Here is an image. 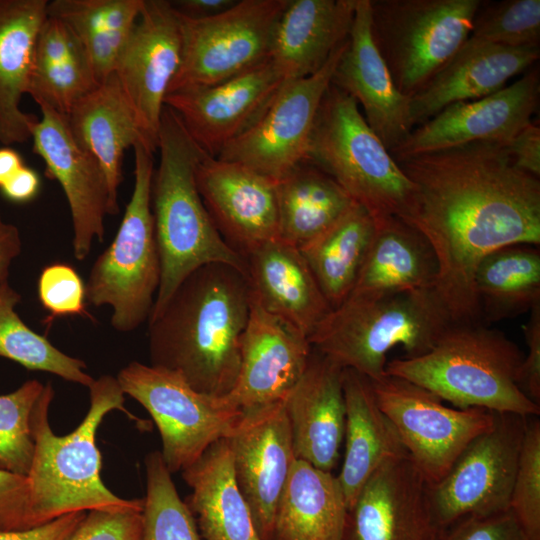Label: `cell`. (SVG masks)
Wrapping results in <instances>:
<instances>
[{
  "mask_svg": "<svg viewBox=\"0 0 540 540\" xmlns=\"http://www.w3.org/2000/svg\"><path fill=\"white\" fill-rule=\"evenodd\" d=\"M307 161L329 174L375 224L405 215L412 183L368 126L356 101L332 83L316 116Z\"/></svg>",
  "mask_w": 540,
  "mask_h": 540,
  "instance_id": "52a82bcc",
  "label": "cell"
},
{
  "mask_svg": "<svg viewBox=\"0 0 540 540\" xmlns=\"http://www.w3.org/2000/svg\"><path fill=\"white\" fill-rule=\"evenodd\" d=\"M331 83L363 109L368 126L390 152L399 147L414 126L410 98L399 92L371 33L370 0H357L347 45Z\"/></svg>",
  "mask_w": 540,
  "mask_h": 540,
  "instance_id": "603a6c76",
  "label": "cell"
},
{
  "mask_svg": "<svg viewBox=\"0 0 540 540\" xmlns=\"http://www.w3.org/2000/svg\"><path fill=\"white\" fill-rule=\"evenodd\" d=\"M344 368L312 348L284 399L296 459L326 472L337 465L345 431Z\"/></svg>",
  "mask_w": 540,
  "mask_h": 540,
  "instance_id": "cb8c5ba5",
  "label": "cell"
},
{
  "mask_svg": "<svg viewBox=\"0 0 540 540\" xmlns=\"http://www.w3.org/2000/svg\"><path fill=\"white\" fill-rule=\"evenodd\" d=\"M38 298L49 312L46 324L56 318L86 315V288L78 272L69 264L53 263L39 275Z\"/></svg>",
  "mask_w": 540,
  "mask_h": 540,
  "instance_id": "ee69618b",
  "label": "cell"
},
{
  "mask_svg": "<svg viewBox=\"0 0 540 540\" xmlns=\"http://www.w3.org/2000/svg\"><path fill=\"white\" fill-rule=\"evenodd\" d=\"M528 354L524 355L518 370L520 389L540 405V304L529 312V319L522 327Z\"/></svg>",
  "mask_w": 540,
  "mask_h": 540,
  "instance_id": "681fc988",
  "label": "cell"
},
{
  "mask_svg": "<svg viewBox=\"0 0 540 540\" xmlns=\"http://www.w3.org/2000/svg\"><path fill=\"white\" fill-rule=\"evenodd\" d=\"M40 183L39 174L24 165L0 187V191L12 202L26 203L37 196Z\"/></svg>",
  "mask_w": 540,
  "mask_h": 540,
  "instance_id": "f5cc1de1",
  "label": "cell"
},
{
  "mask_svg": "<svg viewBox=\"0 0 540 540\" xmlns=\"http://www.w3.org/2000/svg\"><path fill=\"white\" fill-rule=\"evenodd\" d=\"M77 144L100 165L108 187L109 213H119L118 188L124 152L148 141L115 74L80 99L66 116Z\"/></svg>",
  "mask_w": 540,
  "mask_h": 540,
  "instance_id": "83f0119b",
  "label": "cell"
},
{
  "mask_svg": "<svg viewBox=\"0 0 540 540\" xmlns=\"http://www.w3.org/2000/svg\"><path fill=\"white\" fill-rule=\"evenodd\" d=\"M453 324L434 288L416 289L349 298L327 314L308 341L343 368L378 381L386 375L392 348L402 345L406 358L422 355Z\"/></svg>",
  "mask_w": 540,
  "mask_h": 540,
  "instance_id": "8992f818",
  "label": "cell"
},
{
  "mask_svg": "<svg viewBox=\"0 0 540 540\" xmlns=\"http://www.w3.org/2000/svg\"><path fill=\"white\" fill-rule=\"evenodd\" d=\"M347 41L316 73L286 81L261 117L216 157L275 181L307 161L316 116Z\"/></svg>",
  "mask_w": 540,
  "mask_h": 540,
  "instance_id": "5bb4252c",
  "label": "cell"
},
{
  "mask_svg": "<svg viewBox=\"0 0 540 540\" xmlns=\"http://www.w3.org/2000/svg\"><path fill=\"white\" fill-rule=\"evenodd\" d=\"M142 509L91 510L65 540H142Z\"/></svg>",
  "mask_w": 540,
  "mask_h": 540,
  "instance_id": "f6af8a7d",
  "label": "cell"
},
{
  "mask_svg": "<svg viewBox=\"0 0 540 540\" xmlns=\"http://www.w3.org/2000/svg\"><path fill=\"white\" fill-rule=\"evenodd\" d=\"M134 186L111 244L91 267L86 300L112 308L111 325L119 332L138 328L151 314L161 280V264L151 207L154 149L134 147Z\"/></svg>",
  "mask_w": 540,
  "mask_h": 540,
  "instance_id": "ba28073f",
  "label": "cell"
},
{
  "mask_svg": "<svg viewBox=\"0 0 540 540\" xmlns=\"http://www.w3.org/2000/svg\"><path fill=\"white\" fill-rule=\"evenodd\" d=\"M181 472L192 490L185 503L204 540H262L236 482L227 438L214 442Z\"/></svg>",
  "mask_w": 540,
  "mask_h": 540,
  "instance_id": "f546056e",
  "label": "cell"
},
{
  "mask_svg": "<svg viewBox=\"0 0 540 540\" xmlns=\"http://www.w3.org/2000/svg\"><path fill=\"white\" fill-rule=\"evenodd\" d=\"M181 58V22L171 1L144 0L114 74L155 149L164 101Z\"/></svg>",
  "mask_w": 540,
  "mask_h": 540,
  "instance_id": "9a60e30c",
  "label": "cell"
},
{
  "mask_svg": "<svg viewBox=\"0 0 540 540\" xmlns=\"http://www.w3.org/2000/svg\"><path fill=\"white\" fill-rule=\"evenodd\" d=\"M357 0H289L272 38L268 59L285 81L319 71L344 43Z\"/></svg>",
  "mask_w": 540,
  "mask_h": 540,
  "instance_id": "4316f807",
  "label": "cell"
},
{
  "mask_svg": "<svg viewBox=\"0 0 540 540\" xmlns=\"http://www.w3.org/2000/svg\"><path fill=\"white\" fill-rule=\"evenodd\" d=\"M47 0H0V143L31 139L38 118L21 109L27 94L33 51L47 17Z\"/></svg>",
  "mask_w": 540,
  "mask_h": 540,
  "instance_id": "4dcf8cb0",
  "label": "cell"
},
{
  "mask_svg": "<svg viewBox=\"0 0 540 540\" xmlns=\"http://www.w3.org/2000/svg\"><path fill=\"white\" fill-rule=\"evenodd\" d=\"M427 482L409 457L387 460L347 509L342 540H434Z\"/></svg>",
  "mask_w": 540,
  "mask_h": 540,
  "instance_id": "44dd1931",
  "label": "cell"
},
{
  "mask_svg": "<svg viewBox=\"0 0 540 540\" xmlns=\"http://www.w3.org/2000/svg\"><path fill=\"white\" fill-rule=\"evenodd\" d=\"M22 250V239L17 226L7 223L0 213V285L8 282L9 269Z\"/></svg>",
  "mask_w": 540,
  "mask_h": 540,
  "instance_id": "db71d44e",
  "label": "cell"
},
{
  "mask_svg": "<svg viewBox=\"0 0 540 540\" xmlns=\"http://www.w3.org/2000/svg\"><path fill=\"white\" fill-rule=\"evenodd\" d=\"M285 82L266 59L220 83L174 90L164 103L178 115L197 145L217 156L261 117Z\"/></svg>",
  "mask_w": 540,
  "mask_h": 540,
  "instance_id": "2e32d148",
  "label": "cell"
},
{
  "mask_svg": "<svg viewBox=\"0 0 540 540\" xmlns=\"http://www.w3.org/2000/svg\"><path fill=\"white\" fill-rule=\"evenodd\" d=\"M157 149L160 158L152 178L151 207L161 280L148 322L160 314L187 276L202 266L225 264L247 274L245 258L222 238L198 191L195 171L205 151L166 105Z\"/></svg>",
  "mask_w": 540,
  "mask_h": 540,
  "instance_id": "3957f363",
  "label": "cell"
},
{
  "mask_svg": "<svg viewBox=\"0 0 540 540\" xmlns=\"http://www.w3.org/2000/svg\"><path fill=\"white\" fill-rule=\"evenodd\" d=\"M20 301V293L8 282L0 285V357L89 387L94 379L85 372L86 363L63 353L25 324L15 310Z\"/></svg>",
  "mask_w": 540,
  "mask_h": 540,
  "instance_id": "8d00e7d4",
  "label": "cell"
},
{
  "mask_svg": "<svg viewBox=\"0 0 540 540\" xmlns=\"http://www.w3.org/2000/svg\"><path fill=\"white\" fill-rule=\"evenodd\" d=\"M89 410L71 433L57 436L52 431L48 412L54 397L50 382L31 414L34 454L26 476L32 513L39 525L72 512L91 510L142 509V499H123L111 492L101 479V454L96 432L112 410L129 412L116 377L103 375L88 387Z\"/></svg>",
  "mask_w": 540,
  "mask_h": 540,
  "instance_id": "277c9868",
  "label": "cell"
},
{
  "mask_svg": "<svg viewBox=\"0 0 540 540\" xmlns=\"http://www.w3.org/2000/svg\"><path fill=\"white\" fill-rule=\"evenodd\" d=\"M142 540H203L196 521L180 498L161 452L145 457Z\"/></svg>",
  "mask_w": 540,
  "mask_h": 540,
  "instance_id": "74e56055",
  "label": "cell"
},
{
  "mask_svg": "<svg viewBox=\"0 0 540 540\" xmlns=\"http://www.w3.org/2000/svg\"><path fill=\"white\" fill-rule=\"evenodd\" d=\"M279 239L301 248L339 220L354 204L325 171L305 161L277 181Z\"/></svg>",
  "mask_w": 540,
  "mask_h": 540,
  "instance_id": "836d02e7",
  "label": "cell"
},
{
  "mask_svg": "<svg viewBox=\"0 0 540 540\" xmlns=\"http://www.w3.org/2000/svg\"><path fill=\"white\" fill-rule=\"evenodd\" d=\"M311 352L305 335L251 299L237 381L224 399L243 413L284 400Z\"/></svg>",
  "mask_w": 540,
  "mask_h": 540,
  "instance_id": "7402d4cb",
  "label": "cell"
},
{
  "mask_svg": "<svg viewBox=\"0 0 540 540\" xmlns=\"http://www.w3.org/2000/svg\"><path fill=\"white\" fill-rule=\"evenodd\" d=\"M41 526L35 519L26 476L0 470V531H20Z\"/></svg>",
  "mask_w": 540,
  "mask_h": 540,
  "instance_id": "7dc6e473",
  "label": "cell"
},
{
  "mask_svg": "<svg viewBox=\"0 0 540 540\" xmlns=\"http://www.w3.org/2000/svg\"><path fill=\"white\" fill-rule=\"evenodd\" d=\"M524 352L483 323L453 324L422 355L386 363V375L421 386L457 409L538 416L540 405L518 386Z\"/></svg>",
  "mask_w": 540,
  "mask_h": 540,
  "instance_id": "5b68a950",
  "label": "cell"
},
{
  "mask_svg": "<svg viewBox=\"0 0 540 540\" xmlns=\"http://www.w3.org/2000/svg\"><path fill=\"white\" fill-rule=\"evenodd\" d=\"M483 324L512 319L540 304V249L511 244L486 255L474 274Z\"/></svg>",
  "mask_w": 540,
  "mask_h": 540,
  "instance_id": "e575fe53",
  "label": "cell"
},
{
  "mask_svg": "<svg viewBox=\"0 0 540 540\" xmlns=\"http://www.w3.org/2000/svg\"><path fill=\"white\" fill-rule=\"evenodd\" d=\"M98 86L86 57L32 65L27 94L39 106L67 116L74 105Z\"/></svg>",
  "mask_w": 540,
  "mask_h": 540,
  "instance_id": "b9f144b4",
  "label": "cell"
},
{
  "mask_svg": "<svg viewBox=\"0 0 540 540\" xmlns=\"http://www.w3.org/2000/svg\"><path fill=\"white\" fill-rule=\"evenodd\" d=\"M81 57H86V54L75 32L63 21L47 15L36 38L32 65L51 64Z\"/></svg>",
  "mask_w": 540,
  "mask_h": 540,
  "instance_id": "c3c4849f",
  "label": "cell"
},
{
  "mask_svg": "<svg viewBox=\"0 0 540 540\" xmlns=\"http://www.w3.org/2000/svg\"><path fill=\"white\" fill-rule=\"evenodd\" d=\"M86 513H68L46 524L27 530L0 531V540H65Z\"/></svg>",
  "mask_w": 540,
  "mask_h": 540,
  "instance_id": "816d5d0a",
  "label": "cell"
},
{
  "mask_svg": "<svg viewBox=\"0 0 540 540\" xmlns=\"http://www.w3.org/2000/svg\"><path fill=\"white\" fill-rule=\"evenodd\" d=\"M343 392L345 450L337 479L348 509L377 468L387 460L409 455L393 424L380 409L369 378L344 368Z\"/></svg>",
  "mask_w": 540,
  "mask_h": 540,
  "instance_id": "f1b7e54d",
  "label": "cell"
},
{
  "mask_svg": "<svg viewBox=\"0 0 540 540\" xmlns=\"http://www.w3.org/2000/svg\"><path fill=\"white\" fill-rule=\"evenodd\" d=\"M540 57V47L510 48L470 36L450 60L410 97L412 124L419 126L445 107L503 89Z\"/></svg>",
  "mask_w": 540,
  "mask_h": 540,
  "instance_id": "d4e9b609",
  "label": "cell"
},
{
  "mask_svg": "<svg viewBox=\"0 0 540 540\" xmlns=\"http://www.w3.org/2000/svg\"><path fill=\"white\" fill-rule=\"evenodd\" d=\"M24 166L21 155L14 149L0 148V187Z\"/></svg>",
  "mask_w": 540,
  "mask_h": 540,
  "instance_id": "9f6ffc18",
  "label": "cell"
},
{
  "mask_svg": "<svg viewBox=\"0 0 540 540\" xmlns=\"http://www.w3.org/2000/svg\"><path fill=\"white\" fill-rule=\"evenodd\" d=\"M470 36L510 48L540 47V1H481Z\"/></svg>",
  "mask_w": 540,
  "mask_h": 540,
  "instance_id": "ab89813d",
  "label": "cell"
},
{
  "mask_svg": "<svg viewBox=\"0 0 540 540\" xmlns=\"http://www.w3.org/2000/svg\"><path fill=\"white\" fill-rule=\"evenodd\" d=\"M374 234L371 215L355 203L331 227L299 248L332 309L352 292Z\"/></svg>",
  "mask_w": 540,
  "mask_h": 540,
  "instance_id": "d590c367",
  "label": "cell"
},
{
  "mask_svg": "<svg viewBox=\"0 0 540 540\" xmlns=\"http://www.w3.org/2000/svg\"><path fill=\"white\" fill-rule=\"evenodd\" d=\"M235 0H178L171 1L175 10L191 19H203L215 16L230 8Z\"/></svg>",
  "mask_w": 540,
  "mask_h": 540,
  "instance_id": "11a10c76",
  "label": "cell"
},
{
  "mask_svg": "<svg viewBox=\"0 0 540 540\" xmlns=\"http://www.w3.org/2000/svg\"><path fill=\"white\" fill-rule=\"evenodd\" d=\"M144 0H52L47 15L66 23L80 40L132 30Z\"/></svg>",
  "mask_w": 540,
  "mask_h": 540,
  "instance_id": "60d3db41",
  "label": "cell"
},
{
  "mask_svg": "<svg viewBox=\"0 0 540 540\" xmlns=\"http://www.w3.org/2000/svg\"><path fill=\"white\" fill-rule=\"evenodd\" d=\"M481 1L370 0L372 37L401 94H416L458 51Z\"/></svg>",
  "mask_w": 540,
  "mask_h": 540,
  "instance_id": "9c48e42d",
  "label": "cell"
},
{
  "mask_svg": "<svg viewBox=\"0 0 540 540\" xmlns=\"http://www.w3.org/2000/svg\"><path fill=\"white\" fill-rule=\"evenodd\" d=\"M288 2L240 0L203 19L178 13L182 58L168 93L220 83L268 59L276 24Z\"/></svg>",
  "mask_w": 540,
  "mask_h": 540,
  "instance_id": "7c38bea8",
  "label": "cell"
},
{
  "mask_svg": "<svg viewBox=\"0 0 540 540\" xmlns=\"http://www.w3.org/2000/svg\"><path fill=\"white\" fill-rule=\"evenodd\" d=\"M346 513L337 476L296 459L276 508L272 540H342Z\"/></svg>",
  "mask_w": 540,
  "mask_h": 540,
  "instance_id": "d6a6232c",
  "label": "cell"
},
{
  "mask_svg": "<svg viewBox=\"0 0 540 540\" xmlns=\"http://www.w3.org/2000/svg\"><path fill=\"white\" fill-rule=\"evenodd\" d=\"M434 540H527L510 511L468 516L440 528Z\"/></svg>",
  "mask_w": 540,
  "mask_h": 540,
  "instance_id": "bcb514c9",
  "label": "cell"
},
{
  "mask_svg": "<svg viewBox=\"0 0 540 540\" xmlns=\"http://www.w3.org/2000/svg\"><path fill=\"white\" fill-rule=\"evenodd\" d=\"M227 440L259 536L272 540L276 508L296 460L284 400L244 412Z\"/></svg>",
  "mask_w": 540,
  "mask_h": 540,
  "instance_id": "ac0fdd59",
  "label": "cell"
},
{
  "mask_svg": "<svg viewBox=\"0 0 540 540\" xmlns=\"http://www.w3.org/2000/svg\"><path fill=\"white\" fill-rule=\"evenodd\" d=\"M412 183L401 218L428 241L434 285L455 324L482 323L474 274L492 251L540 246V180L514 164L506 145L479 141L396 161Z\"/></svg>",
  "mask_w": 540,
  "mask_h": 540,
  "instance_id": "6da1fadb",
  "label": "cell"
},
{
  "mask_svg": "<svg viewBox=\"0 0 540 540\" xmlns=\"http://www.w3.org/2000/svg\"><path fill=\"white\" fill-rule=\"evenodd\" d=\"M39 107L41 119L31 130L33 152L44 161L46 175L64 191L72 217L74 256L82 261L95 239L104 240V218L109 213L106 179L96 159L75 141L67 117Z\"/></svg>",
  "mask_w": 540,
  "mask_h": 540,
  "instance_id": "ffe728a7",
  "label": "cell"
},
{
  "mask_svg": "<svg viewBox=\"0 0 540 540\" xmlns=\"http://www.w3.org/2000/svg\"><path fill=\"white\" fill-rule=\"evenodd\" d=\"M528 416L494 412L492 426L473 438L445 476L427 483L438 528L468 516L509 511Z\"/></svg>",
  "mask_w": 540,
  "mask_h": 540,
  "instance_id": "8fae6325",
  "label": "cell"
},
{
  "mask_svg": "<svg viewBox=\"0 0 540 540\" xmlns=\"http://www.w3.org/2000/svg\"><path fill=\"white\" fill-rule=\"evenodd\" d=\"M44 386L32 379L0 395V470L28 475L34 454L31 414Z\"/></svg>",
  "mask_w": 540,
  "mask_h": 540,
  "instance_id": "f35d334b",
  "label": "cell"
},
{
  "mask_svg": "<svg viewBox=\"0 0 540 540\" xmlns=\"http://www.w3.org/2000/svg\"><path fill=\"white\" fill-rule=\"evenodd\" d=\"M506 146L517 168L539 178L540 128L538 125L529 123Z\"/></svg>",
  "mask_w": 540,
  "mask_h": 540,
  "instance_id": "f907efd6",
  "label": "cell"
},
{
  "mask_svg": "<svg viewBox=\"0 0 540 540\" xmlns=\"http://www.w3.org/2000/svg\"><path fill=\"white\" fill-rule=\"evenodd\" d=\"M538 68L488 96L453 103L412 130L391 156H410L479 141L507 145L532 122L539 104Z\"/></svg>",
  "mask_w": 540,
  "mask_h": 540,
  "instance_id": "e0dca14e",
  "label": "cell"
},
{
  "mask_svg": "<svg viewBox=\"0 0 540 540\" xmlns=\"http://www.w3.org/2000/svg\"><path fill=\"white\" fill-rule=\"evenodd\" d=\"M245 260L251 299L309 338L332 308L299 248L277 238Z\"/></svg>",
  "mask_w": 540,
  "mask_h": 540,
  "instance_id": "484cf974",
  "label": "cell"
},
{
  "mask_svg": "<svg viewBox=\"0 0 540 540\" xmlns=\"http://www.w3.org/2000/svg\"><path fill=\"white\" fill-rule=\"evenodd\" d=\"M196 185L222 238L244 258L279 237L277 181L204 152Z\"/></svg>",
  "mask_w": 540,
  "mask_h": 540,
  "instance_id": "d6986e66",
  "label": "cell"
},
{
  "mask_svg": "<svg viewBox=\"0 0 540 540\" xmlns=\"http://www.w3.org/2000/svg\"><path fill=\"white\" fill-rule=\"evenodd\" d=\"M371 382L380 409L428 484L442 479L466 445L494 421L493 411L448 407L434 393L399 377Z\"/></svg>",
  "mask_w": 540,
  "mask_h": 540,
  "instance_id": "4fadbf2b",
  "label": "cell"
},
{
  "mask_svg": "<svg viewBox=\"0 0 540 540\" xmlns=\"http://www.w3.org/2000/svg\"><path fill=\"white\" fill-rule=\"evenodd\" d=\"M116 378L123 393L154 420L162 441L160 452L171 474L190 466L214 442L228 438L243 415L224 397L198 392L166 368L133 361Z\"/></svg>",
  "mask_w": 540,
  "mask_h": 540,
  "instance_id": "30bf717a",
  "label": "cell"
},
{
  "mask_svg": "<svg viewBox=\"0 0 540 540\" xmlns=\"http://www.w3.org/2000/svg\"><path fill=\"white\" fill-rule=\"evenodd\" d=\"M437 276V259L425 237L401 218L389 217L375 224L373 240L347 299L434 288Z\"/></svg>",
  "mask_w": 540,
  "mask_h": 540,
  "instance_id": "1f68e13d",
  "label": "cell"
},
{
  "mask_svg": "<svg viewBox=\"0 0 540 540\" xmlns=\"http://www.w3.org/2000/svg\"><path fill=\"white\" fill-rule=\"evenodd\" d=\"M250 303L244 273L219 263L198 268L148 322L150 365L179 373L198 392L227 396L239 373Z\"/></svg>",
  "mask_w": 540,
  "mask_h": 540,
  "instance_id": "7a4b0ae2",
  "label": "cell"
},
{
  "mask_svg": "<svg viewBox=\"0 0 540 540\" xmlns=\"http://www.w3.org/2000/svg\"><path fill=\"white\" fill-rule=\"evenodd\" d=\"M509 511L527 540H540V420L528 416Z\"/></svg>",
  "mask_w": 540,
  "mask_h": 540,
  "instance_id": "7bdbcfd3",
  "label": "cell"
}]
</instances>
